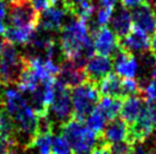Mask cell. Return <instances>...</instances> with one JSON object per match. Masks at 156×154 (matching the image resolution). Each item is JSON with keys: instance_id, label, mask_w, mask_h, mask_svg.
I'll return each instance as SVG.
<instances>
[{"instance_id": "6da1fadb", "label": "cell", "mask_w": 156, "mask_h": 154, "mask_svg": "<svg viewBox=\"0 0 156 154\" xmlns=\"http://www.w3.org/2000/svg\"><path fill=\"white\" fill-rule=\"evenodd\" d=\"M59 49L64 60L84 68L95 52L87 22L76 17L67 19L61 30Z\"/></svg>"}, {"instance_id": "7a4b0ae2", "label": "cell", "mask_w": 156, "mask_h": 154, "mask_svg": "<svg viewBox=\"0 0 156 154\" xmlns=\"http://www.w3.org/2000/svg\"><path fill=\"white\" fill-rule=\"evenodd\" d=\"M62 136L69 142L73 154H91L100 145L99 135L75 118L62 126Z\"/></svg>"}, {"instance_id": "3957f363", "label": "cell", "mask_w": 156, "mask_h": 154, "mask_svg": "<svg viewBox=\"0 0 156 154\" xmlns=\"http://www.w3.org/2000/svg\"><path fill=\"white\" fill-rule=\"evenodd\" d=\"M26 65L23 55L13 43L0 38V86L17 85Z\"/></svg>"}, {"instance_id": "277c9868", "label": "cell", "mask_w": 156, "mask_h": 154, "mask_svg": "<svg viewBox=\"0 0 156 154\" xmlns=\"http://www.w3.org/2000/svg\"><path fill=\"white\" fill-rule=\"evenodd\" d=\"M100 95L97 86L89 82H84L72 89L71 101L73 108V118L83 121L94 111L99 102Z\"/></svg>"}, {"instance_id": "5b68a950", "label": "cell", "mask_w": 156, "mask_h": 154, "mask_svg": "<svg viewBox=\"0 0 156 154\" xmlns=\"http://www.w3.org/2000/svg\"><path fill=\"white\" fill-rule=\"evenodd\" d=\"M54 98L48 108L47 116L52 126H63L73 118V108L71 101L69 89L55 79L54 83Z\"/></svg>"}, {"instance_id": "8992f818", "label": "cell", "mask_w": 156, "mask_h": 154, "mask_svg": "<svg viewBox=\"0 0 156 154\" xmlns=\"http://www.w3.org/2000/svg\"><path fill=\"white\" fill-rule=\"evenodd\" d=\"M40 13L31 0H14L9 4V26L35 31L39 25Z\"/></svg>"}, {"instance_id": "52a82bcc", "label": "cell", "mask_w": 156, "mask_h": 154, "mask_svg": "<svg viewBox=\"0 0 156 154\" xmlns=\"http://www.w3.org/2000/svg\"><path fill=\"white\" fill-rule=\"evenodd\" d=\"M96 55L113 57L119 50V40L115 33L107 26L98 27L90 33Z\"/></svg>"}, {"instance_id": "ba28073f", "label": "cell", "mask_w": 156, "mask_h": 154, "mask_svg": "<svg viewBox=\"0 0 156 154\" xmlns=\"http://www.w3.org/2000/svg\"><path fill=\"white\" fill-rule=\"evenodd\" d=\"M149 35L140 30L132 27V31L124 38L119 40V47L124 52L132 56H143L149 52Z\"/></svg>"}, {"instance_id": "9c48e42d", "label": "cell", "mask_w": 156, "mask_h": 154, "mask_svg": "<svg viewBox=\"0 0 156 154\" xmlns=\"http://www.w3.org/2000/svg\"><path fill=\"white\" fill-rule=\"evenodd\" d=\"M83 69L87 82L97 86L101 79H104L107 75L112 73L113 60L109 57L94 55L87 61Z\"/></svg>"}, {"instance_id": "30bf717a", "label": "cell", "mask_w": 156, "mask_h": 154, "mask_svg": "<svg viewBox=\"0 0 156 154\" xmlns=\"http://www.w3.org/2000/svg\"><path fill=\"white\" fill-rule=\"evenodd\" d=\"M99 141L100 145L104 146L129 142V125L121 118L111 120L99 135Z\"/></svg>"}, {"instance_id": "8fae6325", "label": "cell", "mask_w": 156, "mask_h": 154, "mask_svg": "<svg viewBox=\"0 0 156 154\" xmlns=\"http://www.w3.org/2000/svg\"><path fill=\"white\" fill-rule=\"evenodd\" d=\"M66 9L62 6H51L47 8L46 10L40 13L39 18V25L38 28L49 33H54L57 31H61L63 26L65 25L66 21V15H67Z\"/></svg>"}, {"instance_id": "7c38bea8", "label": "cell", "mask_w": 156, "mask_h": 154, "mask_svg": "<svg viewBox=\"0 0 156 154\" xmlns=\"http://www.w3.org/2000/svg\"><path fill=\"white\" fill-rule=\"evenodd\" d=\"M132 25L134 28L145 32L146 34H154L156 32V16L155 12L148 2L140 5L133 8L131 13Z\"/></svg>"}, {"instance_id": "4fadbf2b", "label": "cell", "mask_w": 156, "mask_h": 154, "mask_svg": "<svg viewBox=\"0 0 156 154\" xmlns=\"http://www.w3.org/2000/svg\"><path fill=\"white\" fill-rule=\"evenodd\" d=\"M113 68L119 77L124 78H136L139 73V62L137 58L129 55L120 49L113 56Z\"/></svg>"}, {"instance_id": "5bb4252c", "label": "cell", "mask_w": 156, "mask_h": 154, "mask_svg": "<svg viewBox=\"0 0 156 154\" xmlns=\"http://www.w3.org/2000/svg\"><path fill=\"white\" fill-rule=\"evenodd\" d=\"M56 79L69 89H74L75 86L80 85L87 81L84 69L69 60H63L61 62L59 74Z\"/></svg>"}, {"instance_id": "9a60e30c", "label": "cell", "mask_w": 156, "mask_h": 154, "mask_svg": "<svg viewBox=\"0 0 156 154\" xmlns=\"http://www.w3.org/2000/svg\"><path fill=\"white\" fill-rule=\"evenodd\" d=\"M146 104V100L143 95H133L123 99L121 108V119H123L128 125L133 124L140 113L143 112Z\"/></svg>"}, {"instance_id": "2e32d148", "label": "cell", "mask_w": 156, "mask_h": 154, "mask_svg": "<svg viewBox=\"0 0 156 154\" xmlns=\"http://www.w3.org/2000/svg\"><path fill=\"white\" fill-rule=\"evenodd\" d=\"M111 30L115 33L119 38H124L132 31V18H131V13L129 9L124 8L121 6L120 8L114 9L112 19H111Z\"/></svg>"}, {"instance_id": "e0dca14e", "label": "cell", "mask_w": 156, "mask_h": 154, "mask_svg": "<svg viewBox=\"0 0 156 154\" xmlns=\"http://www.w3.org/2000/svg\"><path fill=\"white\" fill-rule=\"evenodd\" d=\"M97 90L100 96H109V98L124 99L123 89H122V78L116 74L111 73L109 75L101 79L97 85Z\"/></svg>"}, {"instance_id": "ac0fdd59", "label": "cell", "mask_w": 156, "mask_h": 154, "mask_svg": "<svg viewBox=\"0 0 156 154\" xmlns=\"http://www.w3.org/2000/svg\"><path fill=\"white\" fill-rule=\"evenodd\" d=\"M122 101L123 100H121V99L100 96L99 102L97 104V108L106 116L108 121H111L113 119L119 118L122 108Z\"/></svg>"}, {"instance_id": "d6986e66", "label": "cell", "mask_w": 156, "mask_h": 154, "mask_svg": "<svg viewBox=\"0 0 156 154\" xmlns=\"http://www.w3.org/2000/svg\"><path fill=\"white\" fill-rule=\"evenodd\" d=\"M34 31L31 30H23V28H17L13 26H6L4 33V38L9 41L10 43H17V44H26L30 41L32 34Z\"/></svg>"}, {"instance_id": "ffe728a7", "label": "cell", "mask_w": 156, "mask_h": 154, "mask_svg": "<svg viewBox=\"0 0 156 154\" xmlns=\"http://www.w3.org/2000/svg\"><path fill=\"white\" fill-rule=\"evenodd\" d=\"M108 122V119L106 118V116L100 111L98 108L96 107L94 111L86 118V126L88 128L91 129L94 133L97 135H100L101 132L104 130L106 125Z\"/></svg>"}, {"instance_id": "44dd1931", "label": "cell", "mask_w": 156, "mask_h": 154, "mask_svg": "<svg viewBox=\"0 0 156 154\" xmlns=\"http://www.w3.org/2000/svg\"><path fill=\"white\" fill-rule=\"evenodd\" d=\"M50 152L52 154H73L69 142L66 141L62 135L52 136Z\"/></svg>"}, {"instance_id": "7402d4cb", "label": "cell", "mask_w": 156, "mask_h": 154, "mask_svg": "<svg viewBox=\"0 0 156 154\" xmlns=\"http://www.w3.org/2000/svg\"><path fill=\"white\" fill-rule=\"evenodd\" d=\"M52 134H37L33 146L39 150L40 154H50Z\"/></svg>"}, {"instance_id": "603a6c76", "label": "cell", "mask_w": 156, "mask_h": 154, "mask_svg": "<svg viewBox=\"0 0 156 154\" xmlns=\"http://www.w3.org/2000/svg\"><path fill=\"white\" fill-rule=\"evenodd\" d=\"M114 9L109 8H98L96 12V28L107 26L111 23Z\"/></svg>"}, {"instance_id": "cb8c5ba5", "label": "cell", "mask_w": 156, "mask_h": 154, "mask_svg": "<svg viewBox=\"0 0 156 154\" xmlns=\"http://www.w3.org/2000/svg\"><path fill=\"white\" fill-rule=\"evenodd\" d=\"M108 147L109 151H111V154H136L133 145L128 143V142L114 144V145L108 146Z\"/></svg>"}, {"instance_id": "d4e9b609", "label": "cell", "mask_w": 156, "mask_h": 154, "mask_svg": "<svg viewBox=\"0 0 156 154\" xmlns=\"http://www.w3.org/2000/svg\"><path fill=\"white\" fill-rule=\"evenodd\" d=\"M146 109H147L149 118H151L153 125L156 129V104L153 102H149V101H146Z\"/></svg>"}, {"instance_id": "484cf974", "label": "cell", "mask_w": 156, "mask_h": 154, "mask_svg": "<svg viewBox=\"0 0 156 154\" xmlns=\"http://www.w3.org/2000/svg\"><path fill=\"white\" fill-rule=\"evenodd\" d=\"M122 2V6L126 9H130V8H136V7H138L140 5L145 4V2H147V0H121Z\"/></svg>"}, {"instance_id": "4316f807", "label": "cell", "mask_w": 156, "mask_h": 154, "mask_svg": "<svg viewBox=\"0 0 156 154\" xmlns=\"http://www.w3.org/2000/svg\"><path fill=\"white\" fill-rule=\"evenodd\" d=\"M120 0H98V5L100 8L115 9V6Z\"/></svg>"}, {"instance_id": "83f0119b", "label": "cell", "mask_w": 156, "mask_h": 154, "mask_svg": "<svg viewBox=\"0 0 156 154\" xmlns=\"http://www.w3.org/2000/svg\"><path fill=\"white\" fill-rule=\"evenodd\" d=\"M149 51L154 58L156 59V32L153 34V38H151V45H149Z\"/></svg>"}, {"instance_id": "f1b7e54d", "label": "cell", "mask_w": 156, "mask_h": 154, "mask_svg": "<svg viewBox=\"0 0 156 154\" xmlns=\"http://www.w3.org/2000/svg\"><path fill=\"white\" fill-rule=\"evenodd\" d=\"M7 15V5L5 0H0V21H4Z\"/></svg>"}, {"instance_id": "f546056e", "label": "cell", "mask_w": 156, "mask_h": 154, "mask_svg": "<svg viewBox=\"0 0 156 154\" xmlns=\"http://www.w3.org/2000/svg\"><path fill=\"white\" fill-rule=\"evenodd\" d=\"M91 154H111V151H109L108 146L100 145V146H98V147H97Z\"/></svg>"}, {"instance_id": "4dcf8cb0", "label": "cell", "mask_w": 156, "mask_h": 154, "mask_svg": "<svg viewBox=\"0 0 156 154\" xmlns=\"http://www.w3.org/2000/svg\"><path fill=\"white\" fill-rule=\"evenodd\" d=\"M26 152H27V150H25V149H23V147H20V146H14V147H12V150L9 151L7 154H26Z\"/></svg>"}, {"instance_id": "1f68e13d", "label": "cell", "mask_w": 156, "mask_h": 154, "mask_svg": "<svg viewBox=\"0 0 156 154\" xmlns=\"http://www.w3.org/2000/svg\"><path fill=\"white\" fill-rule=\"evenodd\" d=\"M153 8H154V12H155V16H156V6H155V7H153Z\"/></svg>"}]
</instances>
